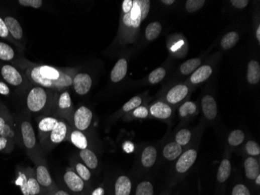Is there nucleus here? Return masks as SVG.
Here are the masks:
<instances>
[{"instance_id":"obj_1","label":"nucleus","mask_w":260,"mask_h":195,"mask_svg":"<svg viewBox=\"0 0 260 195\" xmlns=\"http://www.w3.org/2000/svg\"><path fill=\"white\" fill-rule=\"evenodd\" d=\"M26 74L33 83L43 88L62 91L72 85V78L69 74L53 67H31L27 70Z\"/></svg>"},{"instance_id":"obj_2","label":"nucleus","mask_w":260,"mask_h":195,"mask_svg":"<svg viewBox=\"0 0 260 195\" xmlns=\"http://www.w3.org/2000/svg\"><path fill=\"white\" fill-rule=\"evenodd\" d=\"M150 1L149 0H133L131 11L123 16V24L128 28H139L142 21L146 19L150 12Z\"/></svg>"},{"instance_id":"obj_3","label":"nucleus","mask_w":260,"mask_h":195,"mask_svg":"<svg viewBox=\"0 0 260 195\" xmlns=\"http://www.w3.org/2000/svg\"><path fill=\"white\" fill-rule=\"evenodd\" d=\"M48 101L45 88L37 86L31 88L27 97V106L31 112H38L44 109Z\"/></svg>"},{"instance_id":"obj_4","label":"nucleus","mask_w":260,"mask_h":195,"mask_svg":"<svg viewBox=\"0 0 260 195\" xmlns=\"http://www.w3.org/2000/svg\"><path fill=\"white\" fill-rule=\"evenodd\" d=\"M21 135L23 144L28 152H31L36 146L37 138L35 129L31 122L28 120L22 121L21 124Z\"/></svg>"},{"instance_id":"obj_5","label":"nucleus","mask_w":260,"mask_h":195,"mask_svg":"<svg viewBox=\"0 0 260 195\" xmlns=\"http://www.w3.org/2000/svg\"><path fill=\"white\" fill-rule=\"evenodd\" d=\"M93 113L90 109L86 106H80L76 109L73 116V121L76 129L80 132H83L88 129L92 123Z\"/></svg>"},{"instance_id":"obj_6","label":"nucleus","mask_w":260,"mask_h":195,"mask_svg":"<svg viewBox=\"0 0 260 195\" xmlns=\"http://www.w3.org/2000/svg\"><path fill=\"white\" fill-rule=\"evenodd\" d=\"M72 85L75 92L79 95H85L91 90L92 79L90 75L85 73H79L72 79Z\"/></svg>"},{"instance_id":"obj_7","label":"nucleus","mask_w":260,"mask_h":195,"mask_svg":"<svg viewBox=\"0 0 260 195\" xmlns=\"http://www.w3.org/2000/svg\"><path fill=\"white\" fill-rule=\"evenodd\" d=\"M0 136L8 138L13 142L16 138L12 118L6 112H0Z\"/></svg>"},{"instance_id":"obj_8","label":"nucleus","mask_w":260,"mask_h":195,"mask_svg":"<svg viewBox=\"0 0 260 195\" xmlns=\"http://www.w3.org/2000/svg\"><path fill=\"white\" fill-rule=\"evenodd\" d=\"M197 152L194 149H190L182 155L176 163V170L179 173H183L188 171L194 162L197 160Z\"/></svg>"},{"instance_id":"obj_9","label":"nucleus","mask_w":260,"mask_h":195,"mask_svg":"<svg viewBox=\"0 0 260 195\" xmlns=\"http://www.w3.org/2000/svg\"><path fill=\"white\" fill-rule=\"evenodd\" d=\"M1 75L7 84L13 86H20L23 83V77L18 70L11 65H4L1 69Z\"/></svg>"},{"instance_id":"obj_10","label":"nucleus","mask_w":260,"mask_h":195,"mask_svg":"<svg viewBox=\"0 0 260 195\" xmlns=\"http://www.w3.org/2000/svg\"><path fill=\"white\" fill-rule=\"evenodd\" d=\"M63 179L66 186L72 191L79 193L84 188V181L75 172L71 171V170L66 172L64 174Z\"/></svg>"},{"instance_id":"obj_11","label":"nucleus","mask_w":260,"mask_h":195,"mask_svg":"<svg viewBox=\"0 0 260 195\" xmlns=\"http://www.w3.org/2000/svg\"><path fill=\"white\" fill-rule=\"evenodd\" d=\"M4 20L11 37L18 41L22 40L24 37V31L19 21L11 16H7Z\"/></svg>"},{"instance_id":"obj_12","label":"nucleus","mask_w":260,"mask_h":195,"mask_svg":"<svg viewBox=\"0 0 260 195\" xmlns=\"http://www.w3.org/2000/svg\"><path fill=\"white\" fill-rule=\"evenodd\" d=\"M202 109L206 118L212 120L217 115V105L214 97L206 95L202 99Z\"/></svg>"},{"instance_id":"obj_13","label":"nucleus","mask_w":260,"mask_h":195,"mask_svg":"<svg viewBox=\"0 0 260 195\" xmlns=\"http://www.w3.org/2000/svg\"><path fill=\"white\" fill-rule=\"evenodd\" d=\"M189 89L186 85H179L175 86L167 94V102L171 104L178 103L186 98Z\"/></svg>"},{"instance_id":"obj_14","label":"nucleus","mask_w":260,"mask_h":195,"mask_svg":"<svg viewBox=\"0 0 260 195\" xmlns=\"http://www.w3.org/2000/svg\"><path fill=\"white\" fill-rule=\"evenodd\" d=\"M68 127L66 123L62 120L58 121L52 132L50 133V141L54 144L63 142L67 135Z\"/></svg>"},{"instance_id":"obj_15","label":"nucleus","mask_w":260,"mask_h":195,"mask_svg":"<svg viewBox=\"0 0 260 195\" xmlns=\"http://www.w3.org/2000/svg\"><path fill=\"white\" fill-rule=\"evenodd\" d=\"M127 61L125 59H119L111 72V80L112 82L117 83L122 81L127 74Z\"/></svg>"},{"instance_id":"obj_16","label":"nucleus","mask_w":260,"mask_h":195,"mask_svg":"<svg viewBox=\"0 0 260 195\" xmlns=\"http://www.w3.org/2000/svg\"><path fill=\"white\" fill-rule=\"evenodd\" d=\"M150 113L154 117L158 119H165L171 115V109L170 106L164 102H158L153 104L150 107Z\"/></svg>"},{"instance_id":"obj_17","label":"nucleus","mask_w":260,"mask_h":195,"mask_svg":"<svg viewBox=\"0 0 260 195\" xmlns=\"http://www.w3.org/2000/svg\"><path fill=\"white\" fill-rule=\"evenodd\" d=\"M132 190L131 180L126 176L118 178L115 184V195H130Z\"/></svg>"},{"instance_id":"obj_18","label":"nucleus","mask_w":260,"mask_h":195,"mask_svg":"<svg viewBox=\"0 0 260 195\" xmlns=\"http://www.w3.org/2000/svg\"><path fill=\"white\" fill-rule=\"evenodd\" d=\"M36 179L41 186L50 187L52 184V179L48 169L43 165H40L36 168Z\"/></svg>"},{"instance_id":"obj_19","label":"nucleus","mask_w":260,"mask_h":195,"mask_svg":"<svg viewBox=\"0 0 260 195\" xmlns=\"http://www.w3.org/2000/svg\"><path fill=\"white\" fill-rule=\"evenodd\" d=\"M245 175L249 180H255L260 173V166L258 161L252 157L248 158L245 162Z\"/></svg>"},{"instance_id":"obj_20","label":"nucleus","mask_w":260,"mask_h":195,"mask_svg":"<svg viewBox=\"0 0 260 195\" xmlns=\"http://www.w3.org/2000/svg\"><path fill=\"white\" fill-rule=\"evenodd\" d=\"M157 150L153 146H147L142 152L141 163L144 167L150 168L155 163Z\"/></svg>"},{"instance_id":"obj_21","label":"nucleus","mask_w":260,"mask_h":195,"mask_svg":"<svg viewBox=\"0 0 260 195\" xmlns=\"http://www.w3.org/2000/svg\"><path fill=\"white\" fill-rule=\"evenodd\" d=\"M79 156L88 169H95L99 166V159L97 158L95 152H92L90 149H86L81 150Z\"/></svg>"},{"instance_id":"obj_22","label":"nucleus","mask_w":260,"mask_h":195,"mask_svg":"<svg viewBox=\"0 0 260 195\" xmlns=\"http://www.w3.org/2000/svg\"><path fill=\"white\" fill-rule=\"evenodd\" d=\"M212 68L208 65L200 67L199 69L193 73V75L191 77V81L193 84H200L204 82L210 78V75H212Z\"/></svg>"},{"instance_id":"obj_23","label":"nucleus","mask_w":260,"mask_h":195,"mask_svg":"<svg viewBox=\"0 0 260 195\" xmlns=\"http://www.w3.org/2000/svg\"><path fill=\"white\" fill-rule=\"evenodd\" d=\"M247 80L251 85H255L260 80V66L257 61L251 60L248 65Z\"/></svg>"},{"instance_id":"obj_24","label":"nucleus","mask_w":260,"mask_h":195,"mask_svg":"<svg viewBox=\"0 0 260 195\" xmlns=\"http://www.w3.org/2000/svg\"><path fill=\"white\" fill-rule=\"evenodd\" d=\"M182 153V146L176 142L167 144L163 150V155L168 160H175Z\"/></svg>"},{"instance_id":"obj_25","label":"nucleus","mask_w":260,"mask_h":195,"mask_svg":"<svg viewBox=\"0 0 260 195\" xmlns=\"http://www.w3.org/2000/svg\"><path fill=\"white\" fill-rule=\"evenodd\" d=\"M231 172V162L227 159H223L217 171V180L220 183H224L229 178Z\"/></svg>"},{"instance_id":"obj_26","label":"nucleus","mask_w":260,"mask_h":195,"mask_svg":"<svg viewBox=\"0 0 260 195\" xmlns=\"http://www.w3.org/2000/svg\"><path fill=\"white\" fill-rule=\"evenodd\" d=\"M70 140L77 149H80V150L88 149V139L80 131L76 129V131L72 132L70 135Z\"/></svg>"},{"instance_id":"obj_27","label":"nucleus","mask_w":260,"mask_h":195,"mask_svg":"<svg viewBox=\"0 0 260 195\" xmlns=\"http://www.w3.org/2000/svg\"><path fill=\"white\" fill-rule=\"evenodd\" d=\"M58 119L52 116H47L41 119L38 123V129L42 133H51L55 125L58 123Z\"/></svg>"},{"instance_id":"obj_28","label":"nucleus","mask_w":260,"mask_h":195,"mask_svg":"<svg viewBox=\"0 0 260 195\" xmlns=\"http://www.w3.org/2000/svg\"><path fill=\"white\" fill-rule=\"evenodd\" d=\"M162 27L160 23L152 22L149 24L148 26L146 28L145 31V36L148 41H153L155 40L157 37L160 35V32H161Z\"/></svg>"},{"instance_id":"obj_29","label":"nucleus","mask_w":260,"mask_h":195,"mask_svg":"<svg viewBox=\"0 0 260 195\" xmlns=\"http://www.w3.org/2000/svg\"><path fill=\"white\" fill-rule=\"evenodd\" d=\"M238 40H239L238 34L234 31H231L223 37L222 40H221V46L224 49L227 50L236 45Z\"/></svg>"},{"instance_id":"obj_30","label":"nucleus","mask_w":260,"mask_h":195,"mask_svg":"<svg viewBox=\"0 0 260 195\" xmlns=\"http://www.w3.org/2000/svg\"><path fill=\"white\" fill-rule=\"evenodd\" d=\"M201 64V60L198 58H195V59H191L190 60H187L181 65L180 71L182 74L184 75H189L191 73H193L195 70L200 67Z\"/></svg>"},{"instance_id":"obj_31","label":"nucleus","mask_w":260,"mask_h":195,"mask_svg":"<svg viewBox=\"0 0 260 195\" xmlns=\"http://www.w3.org/2000/svg\"><path fill=\"white\" fill-rule=\"evenodd\" d=\"M14 48L8 44L0 42V60L11 61L14 59Z\"/></svg>"},{"instance_id":"obj_32","label":"nucleus","mask_w":260,"mask_h":195,"mask_svg":"<svg viewBox=\"0 0 260 195\" xmlns=\"http://www.w3.org/2000/svg\"><path fill=\"white\" fill-rule=\"evenodd\" d=\"M27 179H28V188L29 190L30 195H38L41 193V185L38 183L36 178L33 175H27Z\"/></svg>"},{"instance_id":"obj_33","label":"nucleus","mask_w":260,"mask_h":195,"mask_svg":"<svg viewBox=\"0 0 260 195\" xmlns=\"http://www.w3.org/2000/svg\"><path fill=\"white\" fill-rule=\"evenodd\" d=\"M245 140V134L240 129H235L231 132L228 136V143L232 146H238Z\"/></svg>"},{"instance_id":"obj_34","label":"nucleus","mask_w":260,"mask_h":195,"mask_svg":"<svg viewBox=\"0 0 260 195\" xmlns=\"http://www.w3.org/2000/svg\"><path fill=\"white\" fill-rule=\"evenodd\" d=\"M58 105L61 110L67 111L70 109L72 106V100H71L70 94L69 93V92L65 91L61 94Z\"/></svg>"},{"instance_id":"obj_35","label":"nucleus","mask_w":260,"mask_h":195,"mask_svg":"<svg viewBox=\"0 0 260 195\" xmlns=\"http://www.w3.org/2000/svg\"><path fill=\"white\" fill-rule=\"evenodd\" d=\"M192 133L188 129H183L178 132L176 136V142L181 146L187 145L191 140Z\"/></svg>"},{"instance_id":"obj_36","label":"nucleus","mask_w":260,"mask_h":195,"mask_svg":"<svg viewBox=\"0 0 260 195\" xmlns=\"http://www.w3.org/2000/svg\"><path fill=\"white\" fill-rule=\"evenodd\" d=\"M153 186L149 181H143L138 184L136 195H153Z\"/></svg>"},{"instance_id":"obj_37","label":"nucleus","mask_w":260,"mask_h":195,"mask_svg":"<svg viewBox=\"0 0 260 195\" xmlns=\"http://www.w3.org/2000/svg\"><path fill=\"white\" fill-rule=\"evenodd\" d=\"M166 75V71L164 68H159L150 73L149 75V81L150 84H157L164 79Z\"/></svg>"},{"instance_id":"obj_38","label":"nucleus","mask_w":260,"mask_h":195,"mask_svg":"<svg viewBox=\"0 0 260 195\" xmlns=\"http://www.w3.org/2000/svg\"><path fill=\"white\" fill-rule=\"evenodd\" d=\"M197 105L192 102H186L180 108V114L185 117L189 114H194L197 112Z\"/></svg>"},{"instance_id":"obj_39","label":"nucleus","mask_w":260,"mask_h":195,"mask_svg":"<svg viewBox=\"0 0 260 195\" xmlns=\"http://www.w3.org/2000/svg\"><path fill=\"white\" fill-rule=\"evenodd\" d=\"M76 171L78 176L83 180V181H88L92 177V173L90 170L86 167L85 165L82 163H77L76 166Z\"/></svg>"},{"instance_id":"obj_40","label":"nucleus","mask_w":260,"mask_h":195,"mask_svg":"<svg viewBox=\"0 0 260 195\" xmlns=\"http://www.w3.org/2000/svg\"><path fill=\"white\" fill-rule=\"evenodd\" d=\"M204 0H188L186 2V11L189 13H194L201 9L205 4Z\"/></svg>"},{"instance_id":"obj_41","label":"nucleus","mask_w":260,"mask_h":195,"mask_svg":"<svg viewBox=\"0 0 260 195\" xmlns=\"http://www.w3.org/2000/svg\"><path fill=\"white\" fill-rule=\"evenodd\" d=\"M16 184L21 187L23 195H30L29 190L28 188V179H27L26 174L20 173L18 179L16 180Z\"/></svg>"},{"instance_id":"obj_42","label":"nucleus","mask_w":260,"mask_h":195,"mask_svg":"<svg viewBox=\"0 0 260 195\" xmlns=\"http://www.w3.org/2000/svg\"><path fill=\"white\" fill-rule=\"evenodd\" d=\"M141 103L142 99L140 96L133 97V99H130L129 102H126L123 105V111L124 112H129V111L133 110V109H136V108L139 107Z\"/></svg>"},{"instance_id":"obj_43","label":"nucleus","mask_w":260,"mask_h":195,"mask_svg":"<svg viewBox=\"0 0 260 195\" xmlns=\"http://www.w3.org/2000/svg\"><path fill=\"white\" fill-rule=\"evenodd\" d=\"M245 149H246L247 152L249 154L250 156H258L260 154L259 145L253 141H248L247 142L246 145H245Z\"/></svg>"},{"instance_id":"obj_44","label":"nucleus","mask_w":260,"mask_h":195,"mask_svg":"<svg viewBox=\"0 0 260 195\" xmlns=\"http://www.w3.org/2000/svg\"><path fill=\"white\" fill-rule=\"evenodd\" d=\"M14 149V142L8 138L0 136V152H10Z\"/></svg>"},{"instance_id":"obj_45","label":"nucleus","mask_w":260,"mask_h":195,"mask_svg":"<svg viewBox=\"0 0 260 195\" xmlns=\"http://www.w3.org/2000/svg\"><path fill=\"white\" fill-rule=\"evenodd\" d=\"M18 3L23 7H32L35 9H38L43 4L42 0H19Z\"/></svg>"},{"instance_id":"obj_46","label":"nucleus","mask_w":260,"mask_h":195,"mask_svg":"<svg viewBox=\"0 0 260 195\" xmlns=\"http://www.w3.org/2000/svg\"><path fill=\"white\" fill-rule=\"evenodd\" d=\"M231 195H251V193L249 189L245 185L239 183L234 186Z\"/></svg>"},{"instance_id":"obj_47","label":"nucleus","mask_w":260,"mask_h":195,"mask_svg":"<svg viewBox=\"0 0 260 195\" xmlns=\"http://www.w3.org/2000/svg\"><path fill=\"white\" fill-rule=\"evenodd\" d=\"M149 114V111L147 108L144 107V106H139V107L135 109V110L133 111V116L137 118H146L147 117Z\"/></svg>"},{"instance_id":"obj_48","label":"nucleus","mask_w":260,"mask_h":195,"mask_svg":"<svg viewBox=\"0 0 260 195\" xmlns=\"http://www.w3.org/2000/svg\"><path fill=\"white\" fill-rule=\"evenodd\" d=\"M10 36H11V35H10L9 31L7 29L4 20L0 17V38L11 39Z\"/></svg>"},{"instance_id":"obj_49","label":"nucleus","mask_w":260,"mask_h":195,"mask_svg":"<svg viewBox=\"0 0 260 195\" xmlns=\"http://www.w3.org/2000/svg\"><path fill=\"white\" fill-rule=\"evenodd\" d=\"M231 4L238 9H243L248 4V0H231Z\"/></svg>"},{"instance_id":"obj_50","label":"nucleus","mask_w":260,"mask_h":195,"mask_svg":"<svg viewBox=\"0 0 260 195\" xmlns=\"http://www.w3.org/2000/svg\"><path fill=\"white\" fill-rule=\"evenodd\" d=\"M133 5V0H124L123 3V11L124 14L131 11Z\"/></svg>"},{"instance_id":"obj_51","label":"nucleus","mask_w":260,"mask_h":195,"mask_svg":"<svg viewBox=\"0 0 260 195\" xmlns=\"http://www.w3.org/2000/svg\"><path fill=\"white\" fill-rule=\"evenodd\" d=\"M11 92L9 86L3 81H0V95H8Z\"/></svg>"},{"instance_id":"obj_52","label":"nucleus","mask_w":260,"mask_h":195,"mask_svg":"<svg viewBox=\"0 0 260 195\" xmlns=\"http://www.w3.org/2000/svg\"><path fill=\"white\" fill-rule=\"evenodd\" d=\"M123 149L126 153H131L134 151V145L130 142H125L123 144Z\"/></svg>"},{"instance_id":"obj_53","label":"nucleus","mask_w":260,"mask_h":195,"mask_svg":"<svg viewBox=\"0 0 260 195\" xmlns=\"http://www.w3.org/2000/svg\"><path fill=\"white\" fill-rule=\"evenodd\" d=\"M92 195H105V190L102 187H99L92 192Z\"/></svg>"},{"instance_id":"obj_54","label":"nucleus","mask_w":260,"mask_h":195,"mask_svg":"<svg viewBox=\"0 0 260 195\" xmlns=\"http://www.w3.org/2000/svg\"><path fill=\"white\" fill-rule=\"evenodd\" d=\"M54 195H70L69 193H68L67 192L65 191V190H59L58 191L55 192L54 193Z\"/></svg>"},{"instance_id":"obj_55","label":"nucleus","mask_w":260,"mask_h":195,"mask_svg":"<svg viewBox=\"0 0 260 195\" xmlns=\"http://www.w3.org/2000/svg\"><path fill=\"white\" fill-rule=\"evenodd\" d=\"M162 3L163 4H165V5H172L173 4H174L175 1L174 0H163L162 1Z\"/></svg>"},{"instance_id":"obj_56","label":"nucleus","mask_w":260,"mask_h":195,"mask_svg":"<svg viewBox=\"0 0 260 195\" xmlns=\"http://www.w3.org/2000/svg\"><path fill=\"white\" fill-rule=\"evenodd\" d=\"M255 35H256V38L257 40H258V42H260V26L258 27V28H257L256 30V34H255Z\"/></svg>"},{"instance_id":"obj_57","label":"nucleus","mask_w":260,"mask_h":195,"mask_svg":"<svg viewBox=\"0 0 260 195\" xmlns=\"http://www.w3.org/2000/svg\"><path fill=\"white\" fill-rule=\"evenodd\" d=\"M255 183H256L257 185H260V174L258 175V176H256V178H255Z\"/></svg>"}]
</instances>
